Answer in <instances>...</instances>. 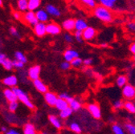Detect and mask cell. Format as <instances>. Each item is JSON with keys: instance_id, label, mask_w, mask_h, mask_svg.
Segmentation results:
<instances>
[{"instance_id": "1", "label": "cell", "mask_w": 135, "mask_h": 134, "mask_svg": "<svg viewBox=\"0 0 135 134\" xmlns=\"http://www.w3.org/2000/svg\"><path fill=\"white\" fill-rule=\"evenodd\" d=\"M93 14L101 22L110 23L113 20V14L111 10H109L100 5H97L93 9Z\"/></svg>"}, {"instance_id": "2", "label": "cell", "mask_w": 135, "mask_h": 134, "mask_svg": "<svg viewBox=\"0 0 135 134\" xmlns=\"http://www.w3.org/2000/svg\"><path fill=\"white\" fill-rule=\"evenodd\" d=\"M11 89L13 90V92L16 95L17 100H19L20 101H21L29 109H31V110L35 109V105H34V104L32 103V101L31 100L29 96L24 91H23L21 88H17V87L12 88Z\"/></svg>"}, {"instance_id": "3", "label": "cell", "mask_w": 135, "mask_h": 134, "mask_svg": "<svg viewBox=\"0 0 135 134\" xmlns=\"http://www.w3.org/2000/svg\"><path fill=\"white\" fill-rule=\"evenodd\" d=\"M122 93L126 100H132L135 97V87L129 83H127L122 88Z\"/></svg>"}, {"instance_id": "4", "label": "cell", "mask_w": 135, "mask_h": 134, "mask_svg": "<svg viewBox=\"0 0 135 134\" xmlns=\"http://www.w3.org/2000/svg\"><path fill=\"white\" fill-rule=\"evenodd\" d=\"M61 32V27L54 22H51L46 24V33L48 35L52 36H57L60 34Z\"/></svg>"}, {"instance_id": "5", "label": "cell", "mask_w": 135, "mask_h": 134, "mask_svg": "<svg viewBox=\"0 0 135 134\" xmlns=\"http://www.w3.org/2000/svg\"><path fill=\"white\" fill-rule=\"evenodd\" d=\"M87 109L89 111V112L91 114V116L93 117V118L99 120L101 118V110L100 106L96 104V103H92L87 105Z\"/></svg>"}, {"instance_id": "6", "label": "cell", "mask_w": 135, "mask_h": 134, "mask_svg": "<svg viewBox=\"0 0 135 134\" xmlns=\"http://www.w3.org/2000/svg\"><path fill=\"white\" fill-rule=\"evenodd\" d=\"M23 19L26 23H28L29 25L35 27L39 22L36 17V14L33 11H27V12L24 13L23 16Z\"/></svg>"}, {"instance_id": "7", "label": "cell", "mask_w": 135, "mask_h": 134, "mask_svg": "<svg viewBox=\"0 0 135 134\" xmlns=\"http://www.w3.org/2000/svg\"><path fill=\"white\" fill-rule=\"evenodd\" d=\"M41 72V68L39 65H34L28 69V77L32 81L40 79V74Z\"/></svg>"}, {"instance_id": "8", "label": "cell", "mask_w": 135, "mask_h": 134, "mask_svg": "<svg viewBox=\"0 0 135 134\" xmlns=\"http://www.w3.org/2000/svg\"><path fill=\"white\" fill-rule=\"evenodd\" d=\"M97 31L92 27H88L84 31H82V38L83 40L91 41L97 36Z\"/></svg>"}, {"instance_id": "9", "label": "cell", "mask_w": 135, "mask_h": 134, "mask_svg": "<svg viewBox=\"0 0 135 134\" xmlns=\"http://www.w3.org/2000/svg\"><path fill=\"white\" fill-rule=\"evenodd\" d=\"M58 100V96L56 94H55L54 92H47L44 94V100L45 102L51 107L55 106L56 101Z\"/></svg>"}, {"instance_id": "10", "label": "cell", "mask_w": 135, "mask_h": 134, "mask_svg": "<svg viewBox=\"0 0 135 134\" xmlns=\"http://www.w3.org/2000/svg\"><path fill=\"white\" fill-rule=\"evenodd\" d=\"M78 57H79V53L76 51V50L72 49V48L67 49L64 52V58L66 62L70 63L73 59L78 58Z\"/></svg>"}, {"instance_id": "11", "label": "cell", "mask_w": 135, "mask_h": 134, "mask_svg": "<svg viewBox=\"0 0 135 134\" xmlns=\"http://www.w3.org/2000/svg\"><path fill=\"white\" fill-rule=\"evenodd\" d=\"M33 31L38 37H44L46 33V23H38L35 27H33Z\"/></svg>"}, {"instance_id": "12", "label": "cell", "mask_w": 135, "mask_h": 134, "mask_svg": "<svg viewBox=\"0 0 135 134\" xmlns=\"http://www.w3.org/2000/svg\"><path fill=\"white\" fill-rule=\"evenodd\" d=\"M3 83L7 87L15 88L18 83V78L15 75H10L3 80Z\"/></svg>"}, {"instance_id": "13", "label": "cell", "mask_w": 135, "mask_h": 134, "mask_svg": "<svg viewBox=\"0 0 135 134\" xmlns=\"http://www.w3.org/2000/svg\"><path fill=\"white\" fill-rule=\"evenodd\" d=\"M35 14H36V19H37L39 23H45L46 22L48 21L49 15L45 11V10H44V9H38L35 12Z\"/></svg>"}, {"instance_id": "14", "label": "cell", "mask_w": 135, "mask_h": 134, "mask_svg": "<svg viewBox=\"0 0 135 134\" xmlns=\"http://www.w3.org/2000/svg\"><path fill=\"white\" fill-rule=\"evenodd\" d=\"M45 11L47 13L48 15H52L54 17H59L61 14L60 11L52 4H47L45 7Z\"/></svg>"}, {"instance_id": "15", "label": "cell", "mask_w": 135, "mask_h": 134, "mask_svg": "<svg viewBox=\"0 0 135 134\" xmlns=\"http://www.w3.org/2000/svg\"><path fill=\"white\" fill-rule=\"evenodd\" d=\"M33 85H34V87L36 88V89L40 93L45 94L47 92H48L47 91V87L44 85V82L40 79L34 80L33 81Z\"/></svg>"}, {"instance_id": "16", "label": "cell", "mask_w": 135, "mask_h": 134, "mask_svg": "<svg viewBox=\"0 0 135 134\" xmlns=\"http://www.w3.org/2000/svg\"><path fill=\"white\" fill-rule=\"evenodd\" d=\"M3 96L9 103L17 101V100H17L16 95L15 94V92H13V90L11 88H5L3 90Z\"/></svg>"}, {"instance_id": "17", "label": "cell", "mask_w": 135, "mask_h": 134, "mask_svg": "<svg viewBox=\"0 0 135 134\" xmlns=\"http://www.w3.org/2000/svg\"><path fill=\"white\" fill-rule=\"evenodd\" d=\"M48 121L51 123V125H52V126H54L56 129L59 130V129L62 128V127H63L62 122L59 119V117H57L56 116H55V115H50L48 116Z\"/></svg>"}, {"instance_id": "18", "label": "cell", "mask_w": 135, "mask_h": 134, "mask_svg": "<svg viewBox=\"0 0 135 134\" xmlns=\"http://www.w3.org/2000/svg\"><path fill=\"white\" fill-rule=\"evenodd\" d=\"M62 27L67 31H73L75 30V19H68L62 23Z\"/></svg>"}, {"instance_id": "19", "label": "cell", "mask_w": 135, "mask_h": 134, "mask_svg": "<svg viewBox=\"0 0 135 134\" xmlns=\"http://www.w3.org/2000/svg\"><path fill=\"white\" fill-rule=\"evenodd\" d=\"M87 22L83 19H78L75 20V30L77 31H84L88 27Z\"/></svg>"}, {"instance_id": "20", "label": "cell", "mask_w": 135, "mask_h": 134, "mask_svg": "<svg viewBox=\"0 0 135 134\" xmlns=\"http://www.w3.org/2000/svg\"><path fill=\"white\" fill-rule=\"evenodd\" d=\"M41 5V1L40 0H29L27 1V10L29 11H37Z\"/></svg>"}, {"instance_id": "21", "label": "cell", "mask_w": 135, "mask_h": 134, "mask_svg": "<svg viewBox=\"0 0 135 134\" xmlns=\"http://www.w3.org/2000/svg\"><path fill=\"white\" fill-rule=\"evenodd\" d=\"M23 134H37V131L35 125L31 123H27L23 125Z\"/></svg>"}, {"instance_id": "22", "label": "cell", "mask_w": 135, "mask_h": 134, "mask_svg": "<svg viewBox=\"0 0 135 134\" xmlns=\"http://www.w3.org/2000/svg\"><path fill=\"white\" fill-rule=\"evenodd\" d=\"M99 5L102 6L109 10H111L115 7L117 1L116 0H100Z\"/></svg>"}, {"instance_id": "23", "label": "cell", "mask_w": 135, "mask_h": 134, "mask_svg": "<svg viewBox=\"0 0 135 134\" xmlns=\"http://www.w3.org/2000/svg\"><path fill=\"white\" fill-rule=\"evenodd\" d=\"M123 108L129 113L131 114H135V104L131 101V100H126L124 102Z\"/></svg>"}, {"instance_id": "24", "label": "cell", "mask_w": 135, "mask_h": 134, "mask_svg": "<svg viewBox=\"0 0 135 134\" xmlns=\"http://www.w3.org/2000/svg\"><path fill=\"white\" fill-rule=\"evenodd\" d=\"M55 107L60 112L67 108H69V103H68L66 100H63V99H60V98H58L57 101L55 105Z\"/></svg>"}, {"instance_id": "25", "label": "cell", "mask_w": 135, "mask_h": 134, "mask_svg": "<svg viewBox=\"0 0 135 134\" xmlns=\"http://www.w3.org/2000/svg\"><path fill=\"white\" fill-rule=\"evenodd\" d=\"M127 82H128L127 76L125 75H121L117 78L116 85L119 88H123L126 85H127Z\"/></svg>"}, {"instance_id": "26", "label": "cell", "mask_w": 135, "mask_h": 134, "mask_svg": "<svg viewBox=\"0 0 135 134\" xmlns=\"http://www.w3.org/2000/svg\"><path fill=\"white\" fill-rule=\"evenodd\" d=\"M69 107L74 112H76V111H78V110H80V108H81V104H80V101H78L77 100H76V99H73L69 103Z\"/></svg>"}, {"instance_id": "27", "label": "cell", "mask_w": 135, "mask_h": 134, "mask_svg": "<svg viewBox=\"0 0 135 134\" xmlns=\"http://www.w3.org/2000/svg\"><path fill=\"white\" fill-rule=\"evenodd\" d=\"M17 7L20 12H24L27 10V0H19L17 2Z\"/></svg>"}, {"instance_id": "28", "label": "cell", "mask_w": 135, "mask_h": 134, "mask_svg": "<svg viewBox=\"0 0 135 134\" xmlns=\"http://www.w3.org/2000/svg\"><path fill=\"white\" fill-rule=\"evenodd\" d=\"M73 112V111L69 107V108H67L60 112V117L61 119H67L72 116Z\"/></svg>"}, {"instance_id": "29", "label": "cell", "mask_w": 135, "mask_h": 134, "mask_svg": "<svg viewBox=\"0 0 135 134\" xmlns=\"http://www.w3.org/2000/svg\"><path fill=\"white\" fill-rule=\"evenodd\" d=\"M15 60H18V61L23 63V64L27 62V56L21 52H15Z\"/></svg>"}, {"instance_id": "30", "label": "cell", "mask_w": 135, "mask_h": 134, "mask_svg": "<svg viewBox=\"0 0 135 134\" xmlns=\"http://www.w3.org/2000/svg\"><path fill=\"white\" fill-rule=\"evenodd\" d=\"M69 129L75 132V133H77V134H80L82 132V128L80 127V125L78 124V123H76V122H73L69 125Z\"/></svg>"}, {"instance_id": "31", "label": "cell", "mask_w": 135, "mask_h": 134, "mask_svg": "<svg viewBox=\"0 0 135 134\" xmlns=\"http://www.w3.org/2000/svg\"><path fill=\"white\" fill-rule=\"evenodd\" d=\"M112 130L114 134H126L123 128L118 124H113L112 125Z\"/></svg>"}, {"instance_id": "32", "label": "cell", "mask_w": 135, "mask_h": 134, "mask_svg": "<svg viewBox=\"0 0 135 134\" xmlns=\"http://www.w3.org/2000/svg\"><path fill=\"white\" fill-rule=\"evenodd\" d=\"M81 3L85 7L90 9H94L97 7V2L95 0H82Z\"/></svg>"}, {"instance_id": "33", "label": "cell", "mask_w": 135, "mask_h": 134, "mask_svg": "<svg viewBox=\"0 0 135 134\" xmlns=\"http://www.w3.org/2000/svg\"><path fill=\"white\" fill-rule=\"evenodd\" d=\"M2 65H3V68H4L6 70H7V71H11V70L13 68L12 60H11L10 59H7V58H6V59L3 61Z\"/></svg>"}, {"instance_id": "34", "label": "cell", "mask_w": 135, "mask_h": 134, "mask_svg": "<svg viewBox=\"0 0 135 134\" xmlns=\"http://www.w3.org/2000/svg\"><path fill=\"white\" fill-rule=\"evenodd\" d=\"M82 64H83V60H82L80 57L76 58V59H73V60L70 62V65H71V67H73V68H80Z\"/></svg>"}, {"instance_id": "35", "label": "cell", "mask_w": 135, "mask_h": 134, "mask_svg": "<svg viewBox=\"0 0 135 134\" xmlns=\"http://www.w3.org/2000/svg\"><path fill=\"white\" fill-rule=\"evenodd\" d=\"M19 108V103L18 101H14V102H11L8 105V109L11 112H15Z\"/></svg>"}, {"instance_id": "36", "label": "cell", "mask_w": 135, "mask_h": 134, "mask_svg": "<svg viewBox=\"0 0 135 134\" xmlns=\"http://www.w3.org/2000/svg\"><path fill=\"white\" fill-rule=\"evenodd\" d=\"M125 128L126 131L129 134H135V125L131 123H126L125 125Z\"/></svg>"}, {"instance_id": "37", "label": "cell", "mask_w": 135, "mask_h": 134, "mask_svg": "<svg viewBox=\"0 0 135 134\" xmlns=\"http://www.w3.org/2000/svg\"><path fill=\"white\" fill-rule=\"evenodd\" d=\"M123 105H124V102L122 101V100H116V101L113 102V107L115 110H119L121 108H123Z\"/></svg>"}, {"instance_id": "38", "label": "cell", "mask_w": 135, "mask_h": 134, "mask_svg": "<svg viewBox=\"0 0 135 134\" xmlns=\"http://www.w3.org/2000/svg\"><path fill=\"white\" fill-rule=\"evenodd\" d=\"M58 98H60V99H63V100H66L68 103H69L71 100L73 99V97H72L70 95L67 94V93H61V94H60Z\"/></svg>"}, {"instance_id": "39", "label": "cell", "mask_w": 135, "mask_h": 134, "mask_svg": "<svg viewBox=\"0 0 135 134\" xmlns=\"http://www.w3.org/2000/svg\"><path fill=\"white\" fill-rule=\"evenodd\" d=\"M74 37L76 39V40L79 43H82L84 40H83V38H82V32L81 31H76L75 33H74Z\"/></svg>"}, {"instance_id": "40", "label": "cell", "mask_w": 135, "mask_h": 134, "mask_svg": "<svg viewBox=\"0 0 135 134\" xmlns=\"http://www.w3.org/2000/svg\"><path fill=\"white\" fill-rule=\"evenodd\" d=\"M71 68V65H70V63L69 62H66V61H64L60 63V68L63 70V71H67L70 69Z\"/></svg>"}, {"instance_id": "41", "label": "cell", "mask_w": 135, "mask_h": 134, "mask_svg": "<svg viewBox=\"0 0 135 134\" xmlns=\"http://www.w3.org/2000/svg\"><path fill=\"white\" fill-rule=\"evenodd\" d=\"M10 33H11V35L13 36L14 37H17V38H20V34H19V31L18 30H17L15 27H11L9 30Z\"/></svg>"}, {"instance_id": "42", "label": "cell", "mask_w": 135, "mask_h": 134, "mask_svg": "<svg viewBox=\"0 0 135 134\" xmlns=\"http://www.w3.org/2000/svg\"><path fill=\"white\" fill-rule=\"evenodd\" d=\"M12 63H13V68H23L24 64L18 60H13L12 61Z\"/></svg>"}, {"instance_id": "43", "label": "cell", "mask_w": 135, "mask_h": 134, "mask_svg": "<svg viewBox=\"0 0 135 134\" xmlns=\"http://www.w3.org/2000/svg\"><path fill=\"white\" fill-rule=\"evenodd\" d=\"M12 15H13V17L15 18V19H16V20H21L23 19L21 12H20V11H14L13 13H12Z\"/></svg>"}, {"instance_id": "44", "label": "cell", "mask_w": 135, "mask_h": 134, "mask_svg": "<svg viewBox=\"0 0 135 134\" xmlns=\"http://www.w3.org/2000/svg\"><path fill=\"white\" fill-rule=\"evenodd\" d=\"M64 38L65 42L69 43H70L73 41V37L71 34H69V33H65L64 36Z\"/></svg>"}, {"instance_id": "45", "label": "cell", "mask_w": 135, "mask_h": 134, "mask_svg": "<svg viewBox=\"0 0 135 134\" xmlns=\"http://www.w3.org/2000/svg\"><path fill=\"white\" fill-rule=\"evenodd\" d=\"M127 28L129 29V31H132V32H135V23H129L127 24Z\"/></svg>"}, {"instance_id": "46", "label": "cell", "mask_w": 135, "mask_h": 134, "mask_svg": "<svg viewBox=\"0 0 135 134\" xmlns=\"http://www.w3.org/2000/svg\"><path fill=\"white\" fill-rule=\"evenodd\" d=\"M93 59H91V58H87V59H85L84 60H83V64H84V65H85V66H90V65L93 63Z\"/></svg>"}, {"instance_id": "47", "label": "cell", "mask_w": 135, "mask_h": 134, "mask_svg": "<svg viewBox=\"0 0 135 134\" xmlns=\"http://www.w3.org/2000/svg\"><path fill=\"white\" fill-rule=\"evenodd\" d=\"M5 134H21V133L15 128H11V129L7 130V132Z\"/></svg>"}, {"instance_id": "48", "label": "cell", "mask_w": 135, "mask_h": 134, "mask_svg": "<svg viewBox=\"0 0 135 134\" xmlns=\"http://www.w3.org/2000/svg\"><path fill=\"white\" fill-rule=\"evenodd\" d=\"M129 49V52L133 54V56H135V42H133L130 44Z\"/></svg>"}, {"instance_id": "49", "label": "cell", "mask_w": 135, "mask_h": 134, "mask_svg": "<svg viewBox=\"0 0 135 134\" xmlns=\"http://www.w3.org/2000/svg\"><path fill=\"white\" fill-rule=\"evenodd\" d=\"M6 58H7V57H6V55L3 54V52H0V64H2L3 61Z\"/></svg>"}, {"instance_id": "50", "label": "cell", "mask_w": 135, "mask_h": 134, "mask_svg": "<svg viewBox=\"0 0 135 134\" xmlns=\"http://www.w3.org/2000/svg\"><path fill=\"white\" fill-rule=\"evenodd\" d=\"M0 130H1V132H4V133H6L7 132V128L6 127V126H2V127H0Z\"/></svg>"}, {"instance_id": "51", "label": "cell", "mask_w": 135, "mask_h": 134, "mask_svg": "<svg viewBox=\"0 0 135 134\" xmlns=\"http://www.w3.org/2000/svg\"><path fill=\"white\" fill-rule=\"evenodd\" d=\"M100 47H107V43H101V44H100Z\"/></svg>"}, {"instance_id": "52", "label": "cell", "mask_w": 135, "mask_h": 134, "mask_svg": "<svg viewBox=\"0 0 135 134\" xmlns=\"http://www.w3.org/2000/svg\"><path fill=\"white\" fill-rule=\"evenodd\" d=\"M3 4V2L2 1V0H0V7H2Z\"/></svg>"}, {"instance_id": "53", "label": "cell", "mask_w": 135, "mask_h": 134, "mask_svg": "<svg viewBox=\"0 0 135 134\" xmlns=\"http://www.w3.org/2000/svg\"><path fill=\"white\" fill-rule=\"evenodd\" d=\"M40 134H49V133H47V132H41Z\"/></svg>"}, {"instance_id": "54", "label": "cell", "mask_w": 135, "mask_h": 134, "mask_svg": "<svg viewBox=\"0 0 135 134\" xmlns=\"http://www.w3.org/2000/svg\"><path fill=\"white\" fill-rule=\"evenodd\" d=\"M133 62L135 63V56H133Z\"/></svg>"}, {"instance_id": "55", "label": "cell", "mask_w": 135, "mask_h": 134, "mask_svg": "<svg viewBox=\"0 0 135 134\" xmlns=\"http://www.w3.org/2000/svg\"><path fill=\"white\" fill-rule=\"evenodd\" d=\"M133 100H134V101H135V97H134V99H133Z\"/></svg>"}, {"instance_id": "56", "label": "cell", "mask_w": 135, "mask_h": 134, "mask_svg": "<svg viewBox=\"0 0 135 134\" xmlns=\"http://www.w3.org/2000/svg\"><path fill=\"white\" fill-rule=\"evenodd\" d=\"M133 3H134V4H135V1H134V2H133Z\"/></svg>"}]
</instances>
